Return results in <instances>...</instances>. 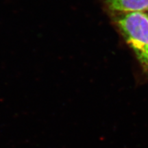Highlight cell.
<instances>
[{
  "mask_svg": "<svg viewBox=\"0 0 148 148\" xmlns=\"http://www.w3.org/2000/svg\"><path fill=\"white\" fill-rule=\"evenodd\" d=\"M147 12H148V11H147Z\"/></svg>",
  "mask_w": 148,
  "mask_h": 148,
  "instance_id": "3",
  "label": "cell"
},
{
  "mask_svg": "<svg viewBox=\"0 0 148 148\" xmlns=\"http://www.w3.org/2000/svg\"><path fill=\"white\" fill-rule=\"evenodd\" d=\"M113 12H147L148 0H101Z\"/></svg>",
  "mask_w": 148,
  "mask_h": 148,
  "instance_id": "2",
  "label": "cell"
},
{
  "mask_svg": "<svg viewBox=\"0 0 148 148\" xmlns=\"http://www.w3.org/2000/svg\"><path fill=\"white\" fill-rule=\"evenodd\" d=\"M114 21L138 60L148 69V12H114Z\"/></svg>",
  "mask_w": 148,
  "mask_h": 148,
  "instance_id": "1",
  "label": "cell"
}]
</instances>
